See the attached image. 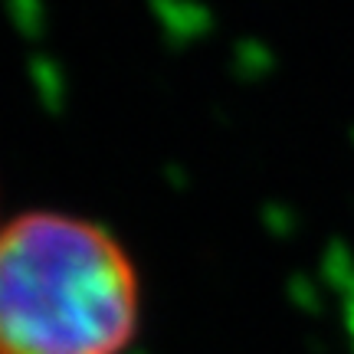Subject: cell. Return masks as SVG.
Masks as SVG:
<instances>
[{
    "label": "cell",
    "instance_id": "cell-1",
    "mask_svg": "<svg viewBox=\"0 0 354 354\" xmlns=\"http://www.w3.org/2000/svg\"><path fill=\"white\" fill-rule=\"evenodd\" d=\"M138 272L109 230L37 210L0 230V354H122Z\"/></svg>",
    "mask_w": 354,
    "mask_h": 354
}]
</instances>
